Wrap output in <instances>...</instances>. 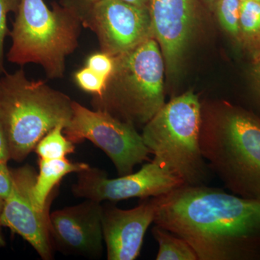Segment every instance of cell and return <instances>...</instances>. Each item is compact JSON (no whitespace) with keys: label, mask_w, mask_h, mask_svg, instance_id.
I'll return each mask as SVG.
<instances>
[{"label":"cell","mask_w":260,"mask_h":260,"mask_svg":"<svg viewBox=\"0 0 260 260\" xmlns=\"http://www.w3.org/2000/svg\"><path fill=\"white\" fill-rule=\"evenodd\" d=\"M155 200V225L186 240L198 259H260V201L184 184Z\"/></svg>","instance_id":"cell-1"},{"label":"cell","mask_w":260,"mask_h":260,"mask_svg":"<svg viewBox=\"0 0 260 260\" xmlns=\"http://www.w3.org/2000/svg\"><path fill=\"white\" fill-rule=\"evenodd\" d=\"M202 112L200 144L212 174L242 198L260 201V119L237 107Z\"/></svg>","instance_id":"cell-2"},{"label":"cell","mask_w":260,"mask_h":260,"mask_svg":"<svg viewBox=\"0 0 260 260\" xmlns=\"http://www.w3.org/2000/svg\"><path fill=\"white\" fill-rule=\"evenodd\" d=\"M73 101L42 80H29L23 68L0 78V122L10 158L22 162L43 137L73 116ZM64 127V128H65Z\"/></svg>","instance_id":"cell-3"},{"label":"cell","mask_w":260,"mask_h":260,"mask_svg":"<svg viewBox=\"0 0 260 260\" xmlns=\"http://www.w3.org/2000/svg\"><path fill=\"white\" fill-rule=\"evenodd\" d=\"M81 18L75 10L44 0H20L10 37L7 54L10 62L40 65L49 79L64 78L67 57L79 44Z\"/></svg>","instance_id":"cell-4"},{"label":"cell","mask_w":260,"mask_h":260,"mask_svg":"<svg viewBox=\"0 0 260 260\" xmlns=\"http://www.w3.org/2000/svg\"><path fill=\"white\" fill-rule=\"evenodd\" d=\"M114 60L104 93L92 97L93 109L143 127L166 104L165 62L160 46L150 38L133 50L114 56Z\"/></svg>","instance_id":"cell-5"},{"label":"cell","mask_w":260,"mask_h":260,"mask_svg":"<svg viewBox=\"0 0 260 260\" xmlns=\"http://www.w3.org/2000/svg\"><path fill=\"white\" fill-rule=\"evenodd\" d=\"M202 104L189 90L164 104L143 127L142 138L154 158L184 185H208L211 171L200 144Z\"/></svg>","instance_id":"cell-6"},{"label":"cell","mask_w":260,"mask_h":260,"mask_svg":"<svg viewBox=\"0 0 260 260\" xmlns=\"http://www.w3.org/2000/svg\"><path fill=\"white\" fill-rule=\"evenodd\" d=\"M74 144L89 140L112 160L119 177L134 172L137 165L150 161V152L135 126L101 110H90L73 102V116L64 128Z\"/></svg>","instance_id":"cell-7"},{"label":"cell","mask_w":260,"mask_h":260,"mask_svg":"<svg viewBox=\"0 0 260 260\" xmlns=\"http://www.w3.org/2000/svg\"><path fill=\"white\" fill-rule=\"evenodd\" d=\"M182 185L184 183L164 164L153 158L143 164L138 172L116 179H109L104 171L90 167L78 173V180L72 190L78 198L102 203L155 198Z\"/></svg>","instance_id":"cell-8"},{"label":"cell","mask_w":260,"mask_h":260,"mask_svg":"<svg viewBox=\"0 0 260 260\" xmlns=\"http://www.w3.org/2000/svg\"><path fill=\"white\" fill-rule=\"evenodd\" d=\"M80 18L96 36L101 51L114 57L153 38L148 8L124 0H99Z\"/></svg>","instance_id":"cell-9"},{"label":"cell","mask_w":260,"mask_h":260,"mask_svg":"<svg viewBox=\"0 0 260 260\" xmlns=\"http://www.w3.org/2000/svg\"><path fill=\"white\" fill-rule=\"evenodd\" d=\"M13 186L4 200L0 225L18 234L44 260L53 258L48 208L41 209L32 197L37 173L30 166L11 169Z\"/></svg>","instance_id":"cell-10"},{"label":"cell","mask_w":260,"mask_h":260,"mask_svg":"<svg viewBox=\"0 0 260 260\" xmlns=\"http://www.w3.org/2000/svg\"><path fill=\"white\" fill-rule=\"evenodd\" d=\"M102 203L87 200L49 214L51 239L62 252L99 257L104 249Z\"/></svg>","instance_id":"cell-11"},{"label":"cell","mask_w":260,"mask_h":260,"mask_svg":"<svg viewBox=\"0 0 260 260\" xmlns=\"http://www.w3.org/2000/svg\"><path fill=\"white\" fill-rule=\"evenodd\" d=\"M152 32L158 42L168 73L179 70L196 21L195 0H150Z\"/></svg>","instance_id":"cell-12"},{"label":"cell","mask_w":260,"mask_h":260,"mask_svg":"<svg viewBox=\"0 0 260 260\" xmlns=\"http://www.w3.org/2000/svg\"><path fill=\"white\" fill-rule=\"evenodd\" d=\"M156 213L155 198L123 210L103 205L102 231L107 259L134 260L140 255L147 231Z\"/></svg>","instance_id":"cell-13"},{"label":"cell","mask_w":260,"mask_h":260,"mask_svg":"<svg viewBox=\"0 0 260 260\" xmlns=\"http://www.w3.org/2000/svg\"><path fill=\"white\" fill-rule=\"evenodd\" d=\"M39 172L32 186V197L41 209L49 208V197L61 179L71 173H79L88 169L85 162H73L67 158L42 160L39 159Z\"/></svg>","instance_id":"cell-14"},{"label":"cell","mask_w":260,"mask_h":260,"mask_svg":"<svg viewBox=\"0 0 260 260\" xmlns=\"http://www.w3.org/2000/svg\"><path fill=\"white\" fill-rule=\"evenodd\" d=\"M152 234L158 244L157 260H199L194 249L182 238L156 225Z\"/></svg>","instance_id":"cell-15"},{"label":"cell","mask_w":260,"mask_h":260,"mask_svg":"<svg viewBox=\"0 0 260 260\" xmlns=\"http://www.w3.org/2000/svg\"><path fill=\"white\" fill-rule=\"evenodd\" d=\"M64 124L56 126L38 143L35 151L39 159L65 158L67 155L74 153L75 144L64 135Z\"/></svg>","instance_id":"cell-16"},{"label":"cell","mask_w":260,"mask_h":260,"mask_svg":"<svg viewBox=\"0 0 260 260\" xmlns=\"http://www.w3.org/2000/svg\"><path fill=\"white\" fill-rule=\"evenodd\" d=\"M240 35L249 43L260 47V3L242 1L240 8Z\"/></svg>","instance_id":"cell-17"},{"label":"cell","mask_w":260,"mask_h":260,"mask_svg":"<svg viewBox=\"0 0 260 260\" xmlns=\"http://www.w3.org/2000/svg\"><path fill=\"white\" fill-rule=\"evenodd\" d=\"M241 0H217V15L225 31L237 37L240 36Z\"/></svg>","instance_id":"cell-18"},{"label":"cell","mask_w":260,"mask_h":260,"mask_svg":"<svg viewBox=\"0 0 260 260\" xmlns=\"http://www.w3.org/2000/svg\"><path fill=\"white\" fill-rule=\"evenodd\" d=\"M74 80L81 90L91 94L92 96H101L105 90L108 82L107 78L86 66L75 73Z\"/></svg>","instance_id":"cell-19"},{"label":"cell","mask_w":260,"mask_h":260,"mask_svg":"<svg viewBox=\"0 0 260 260\" xmlns=\"http://www.w3.org/2000/svg\"><path fill=\"white\" fill-rule=\"evenodd\" d=\"M20 0H0V75L5 74L4 45L5 38L10 35L7 19L10 13L16 14Z\"/></svg>","instance_id":"cell-20"},{"label":"cell","mask_w":260,"mask_h":260,"mask_svg":"<svg viewBox=\"0 0 260 260\" xmlns=\"http://www.w3.org/2000/svg\"><path fill=\"white\" fill-rule=\"evenodd\" d=\"M85 66L109 80L114 71L115 60L114 56L101 51L90 54L87 59Z\"/></svg>","instance_id":"cell-21"},{"label":"cell","mask_w":260,"mask_h":260,"mask_svg":"<svg viewBox=\"0 0 260 260\" xmlns=\"http://www.w3.org/2000/svg\"><path fill=\"white\" fill-rule=\"evenodd\" d=\"M99 1V0H60L59 3L75 10L80 17L92 5ZM124 1L138 5V6L145 7V8H148L149 3H150V0H124Z\"/></svg>","instance_id":"cell-22"},{"label":"cell","mask_w":260,"mask_h":260,"mask_svg":"<svg viewBox=\"0 0 260 260\" xmlns=\"http://www.w3.org/2000/svg\"><path fill=\"white\" fill-rule=\"evenodd\" d=\"M13 181L11 169L8 164H0V198L5 200L13 189Z\"/></svg>","instance_id":"cell-23"},{"label":"cell","mask_w":260,"mask_h":260,"mask_svg":"<svg viewBox=\"0 0 260 260\" xmlns=\"http://www.w3.org/2000/svg\"><path fill=\"white\" fill-rule=\"evenodd\" d=\"M10 160H11V158L8 140L3 126L0 122V164H8Z\"/></svg>","instance_id":"cell-24"},{"label":"cell","mask_w":260,"mask_h":260,"mask_svg":"<svg viewBox=\"0 0 260 260\" xmlns=\"http://www.w3.org/2000/svg\"><path fill=\"white\" fill-rule=\"evenodd\" d=\"M5 245H6V242H5L3 231H2V226L0 225V247H4Z\"/></svg>","instance_id":"cell-25"},{"label":"cell","mask_w":260,"mask_h":260,"mask_svg":"<svg viewBox=\"0 0 260 260\" xmlns=\"http://www.w3.org/2000/svg\"><path fill=\"white\" fill-rule=\"evenodd\" d=\"M254 73H255L256 76L257 77L260 81V63L256 65L255 69H254Z\"/></svg>","instance_id":"cell-26"},{"label":"cell","mask_w":260,"mask_h":260,"mask_svg":"<svg viewBox=\"0 0 260 260\" xmlns=\"http://www.w3.org/2000/svg\"><path fill=\"white\" fill-rule=\"evenodd\" d=\"M3 203H4V200L0 198V213H1L2 210H3Z\"/></svg>","instance_id":"cell-27"},{"label":"cell","mask_w":260,"mask_h":260,"mask_svg":"<svg viewBox=\"0 0 260 260\" xmlns=\"http://www.w3.org/2000/svg\"><path fill=\"white\" fill-rule=\"evenodd\" d=\"M241 1H255L260 3V0H241Z\"/></svg>","instance_id":"cell-28"},{"label":"cell","mask_w":260,"mask_h":260,"mask_svg":"<svg viewBox=\"0 0 260 260\" xmlns=\"http://www.w3.org/2000/svg\"><path fill=\"white\" fill-rule=\"evenodd\" d=\"M211 1H217V0H211Z\"/></svg>","instance_id":"cell-29"}]
</instances>
